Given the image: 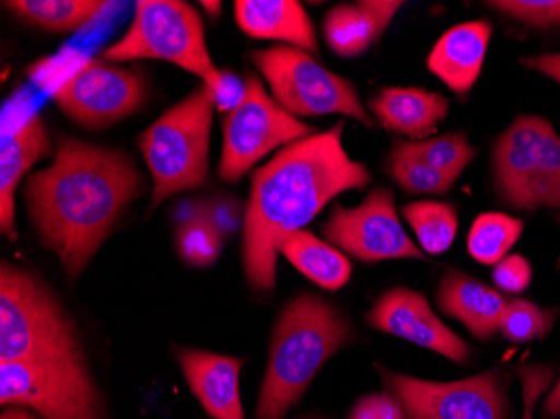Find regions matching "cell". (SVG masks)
Returning a JSON list of instances; mask_svg holds the SVG:
<instances>
[{"label": "cell", "mask_w": 560, "mask_h": 419, "mask_svg": "<svg viewBox=\"0 0 560 419\" xmlns=\"http://www.w3.org/2000/svg\"><path fill=\"white\" fill-rule=\"evenodd\" d=\"M345 121L280 148L252 173L250 197L244 212L245 277L254 291L276 289L277 257L292 233L307 223L332 198L363 190L371 173L342 147Z\"/></svg>", "instance_id": "obj_1"}, {"label": "cell", "mask_w": 560, "mask_h": 419, "mask_svg": "<svg viewBox=\"0 0 560 419\" xmlns=\"http://www.w3.org/2000/svg\"><path fill=\"white\" fill-rule=\"evenodd\" d=\"M141 191L143 178L128 154L61 138L55 160L27 178L24 194L40 241L78 277Z\"/></svg>", "instance_id": "obj_2"}, {"label": "cell", "mask_w": 560, "mask_h": 419, "mask_svg": "<svg viewBox=\"0 0 560 419\" xmlns=\"http://www.w3.org/2000/svg\"><path fill=\"white\" fill-rule=\"evenodd\" d=\"M351 340V324L326 299L302 294L289 302L273 327L256 419H284L320 368Z\"/></svg>", "instance_id": "obj_3"}, {"label": "cell", "mask_w": 560, "mask_h": 419, "mask_svg": "<svg viewBox=\"0 0 560 419\" xmlns=\"http://www.w3.org/2000/svg\"><path fill=\"white\" fill-rule=\"evenodd\" d=\"M84 362L74 324L34 273L2 261L0 362Z\"/></svg>", "instance_id": "obj_4"}, {"label": "cell", "mask_w": 560, "mask_h": 419, "mask_svg": "<svg viewBox=\"0 0 560 419\" xmlns=\"http://www.w3.org/2000/svg\"><path fill=\"white\" fill-rule=\"evenodd\" d=\"M213 112L212 90L201 83L141 135L138 144L153 178L150 210L172 195L206 185Z\"/></svg>", "instance_id": "obj_5"}, {"label": "cell", "mask_w": 560, "mask_h": 419, "mask_svg": "<svg viewBox=\"0 0 560 419\" xmlns=\"http://www.w3.org/2000/svg\"><path fill=\"white\" fill-rule=\"evenodd\" d=\"M493 190L517 212L560 210V137L542 116L518 115L492 150Z\"/></svg>", "instance_id": "obj_6"}, {"label": "cell", "mask_w": 560, "mask_h": 419, "mask_svg": "<svg viewBox=\"0 0 560 419\" xmlns=\"http://www.w3.org/2000/svg\"><path fill=\"white\" fill-rule=\"evenodd\" d=\"M101 59L109 62H172L213 91L222 81V71L213 65L206 40V27L194 5L182 0H140L130 30L109 46Z\"/></svg>", "instance_id": "obj_7"}, {"label": "cell", "mask_w": 560, "mask_h": 419, "mask_svg": "<svg viewBox=\"0 0 560 419\" xmlns=\"http://www.w3.org/2000/svg\"><path fill=\"white\" fill-rule=\"evenodd\" d=\"M250 61L262 72L273 100L291 115H342L374 128V119L354 86L324 68L310 53L292 46H273L252 50Z\"/></svg>", "instance_id": "obj_8"}, {"label": "cell", "mask_w": 560, "mask_h": 419, "mask_svg": "<svg viewBox=\"0 0 560 419\" xmlns=\"http://www.w3.org/2000/svg\"><path fill=\"white\" fill-rule=\"evenodd\" d=\"M219 175L238 182L277 148L311 137L313 128L285 112L254 72L245 75V94L237 108L223 116Z\"/></svg>", "instance_id": "obj_9"}, {"label": "cell", "mask_w": 560, "mask_h": 419, "mask_svg": "<svg viewBox=\"0 0 560 419\" xmlns=\"http://www.w3.org/2000/svg\"><path fill=\"white\" fill-rule=\"evenodd\" d=\"M0 403L31 408L40 419H103L88 365L78 362H0Z\"/></svg>", "instance_id": "obj_10"}, {"label": "cell", "mask_w": 560, "mask_h": 419, "mask_svg": "<svg viewBox=\"0 0 560 419\" xmlns=\"http://www.w3.org/2000/svg\"><path fill=\"white\" fill-rule=\"evenodd\" d=\"M380 373L406 419H509V380L500 371L452 383L418 380L385 368Z\"/></svg>", "instance_id": "obj_11"}, {"label": "cell", "mask_w": 560, "mask_h": 419, "mask_svg": "<svg viewBox=\"0 0 560 419\" xmlns=\"http://www.w3.org/2000/svg\"><path fill=\"white\" fill-rule=\"evenodd\" d=\"M324 238L361 261L415 258L424 254L413 244L399 222L395 195L389 188H374L354 208L336 205L323 225Z\"/></svg>", "instance_id": "obj_12"}, {"label": "cell", "mask_w": 560, "mask_h": 419, "mask_svg": "<svg viewBox=\"0 0 560 419\" xmlns=\"http://www.w3.org/2000/svg\"><path fill=\"white\" fill-rule=\"evenodd\" d=\"M52 100L72 121L103 129L137 113L147 100V81L138 71L88 59Z\"/></svg>", "instance_id": "obj_13"}, {"label": "cell", "mask_w": 560, "mask_h": 419, "mask_svg": "<svg viewBox=\"0 0 560 419\" xmlns=\"http://www.w3.org/2000/svg\"><path fill=\"white\" fill-rule=\"evenodd\" d=\"M368 324L381 333L410 340L445 356L456 364L470 361L471 348L440 321L427 298L406 287H395L377 299L368 312Z\"/></svg>", "instance_id": "obj_14"}, {"label": "cell", "mask_w": 560, "mask_h": 419, "mask_svg": "<svg viewBox=\"0 0 560 419\" xmlns=\"http://www.w3.org/2000/svg\"><path fill=\"white\" fill-rule=\"evenodd\" d=\"M176 359L195 398L213 419H245L241 399L242 359L198 349H180Z\"/></svg>", "instance_id": "obj_15"}, {"label": "cell", "mask_w": 560, "mask_h": 419, "mask_svg": "<svg viewBox=\"0 0 560 419\" xmlns=\"http://www.w3.org/2000/svg\"><path fill=\"white\" fill-rule=\"evenodd\" d=\"M493 27L487 21H471L446 31L428 56V69L453 93L467 96L480 78Z\"/></svg>", "instance_id": "obj_16"}, {"label": "cell", "mask_w": 560, "mask_h": 419, "mask_svg": "<svg viewBox=\"0 0 560 419\" xmlns=\"http://www.w3.org/2000/svg\"><path fill=\"white\" fill-rule=\"evenodd\" d=\"M52 151L46 125L37 113L25 119L15 131L2 137L0 153V230L11 241L15 230V190L25 173Z\"/></svg>", "instance_id": "obj_17"}, {"label": "cell", "mask_w": 560, "mask_h": 419, "mask_svg": "<svg viewBox=\"0 0 560 419\" xmlns=\"http://www.w3.org/2000/svg\"><path fill=\"white\" fill-rule=\"evenodd\" d=\"M401 5L396 0H361L336 5L324 18V39L339 58H358L386 33Z\"/></svg>", "instance_id": "obj_18"}, {"label": "cell", "mask_w": 560, "mask_h": 419, "mask_svg": "<svg viewBox=\"0 0 560 419\" xmlns=\"http://www.w3.org/2000/svg\"><path fill=\"white\" fill-rule=\"evenodd\" d=\"M506 302L492 287L458 270L446 272L436 291L440 311L464 323L471 336L480 340H490L500 333Z\"/></svg>", "instance_id": "obj_19"}, {"label": "cell", "mask_w": 560, "mask_h": 419, "mask_svg": "<svg viewBox=\"0 0 560 419\" xmlns=\"http://www.w3.org/2000/svg\"><path fill=\"white\" fill-rule=\"evenodd\" d=\"M370 108L383 128L420 141L435 133L446 118L450 100L423 88H383L370 101Z\"/></svg>", "instance_id": "obj_20"}, {"label": "cell", "mask_w": 560, "mask_h": 419, "mask_svg": "<svg viewBox=\"0 0 560 419\" xmlns=\"http://www.w3.org/2000/svg\"><path fill=\"white\" fill-rule=\"evenodd\" d=\"M238 27L252 39L280 40L305 53H317L316 31L298 0H237Z\"/></svg>", "instance_id": "obj_21"}, {"label": "cell", "mask_w": 560, "mask_h": 419, "mask_svg": "<svg viewBox=\"0 0 560 419\" xmlns=\"http://www.w3.org/2000/svg\"><path fill=\"white\" fill-rule=\"evenodd\" d=\"M280 254L326 291H339L351 279L352 266L338 248L320 241L311 230H299L282 245Z\"/></svg>", "instance_id": "obj_22"}, {"label": "cell", "mask_w": 560, "mask_h": 419, "mask_svg": "<svg viewBox=\"0 0 560 419\" xmlns=\"http://www.w3.org/2000/svg\"><path fill=\"white\" fill-rule=\"evenodd\" d=\"M4 5L27 24L56 34L78 33L109 8L100 0H12Z\"/></svg>", "instance_id": "obj_23"}, {"label": "cell", "mask_w": 560, "mask_h": 419, "mask_svg": "<svg viewBox=\"0 0 560 419\" xmlns=\"http://www.w3.org/2000/svg\"><path fill=\"white\" fill-rule=\"evenodd\" d=\"M402 217L417 233L420 247L427 254L440 255L452 247L458 232L455 205L445 201H413L402 207Z\"/></svg>", "instance_id": "obj_24"}, {"label": "cell", "mask_w": 560, "mask_h": 419, "mask_svg": "<svg viewBox=\"0 0 560 419\" xmlns=\"http://www.w3.org/2000/svg\"><path fill=\"white\" fill-rule=\"evenodd\" d=\"M524 222L505 213L489 212L477 217L468 233V252L486 266H497L517 244Z\"/></svg>", "instance_id": "obj_25"}, {"label": "cell", "mask_w": 560, "mask_h": 419, "mask_svg": "<svg viewBox=\"0 0 560 419\" xmlns=\"http://www.w3.org/2000/svg\"><path fill=\"white\" fill-rule=\"evenodd\" d=\"M395 143L406 153L413 154L433 168L456 179L477 154L464 133H446L433 140H396Z\"/></svg>", "instance_id": "obj_26"}, {"label": "cell", "mask_w": 560, "mask_h": 419, "mask_svg": "<svg viewBox=\"0 0 560 419\" xmlns=\"http://www.w3.org/2000/svg\"><path fill=\"white\" fill-rule=\"evenodd\" d=\"M386 173L398 183L399 188L410 195H446L455 185L456 178L433 168L406 153L398 144L393 143L386 162Z\"/></svg>", "instance_id": "obj_27"}, {"label": "cell", "mask_w": 560, "mask_h": 419, "mask_svg": "<svg viewBox=\"0 0 560 419\" xmlns=\"http://www.w3.org/2000/svg\"><path fill=\"white\" fill-rule=\"evenodd\" d=\"M553 314L527 299H512L506 302L500 321V333L515 345L544 339L552 329Z\"/></svg>", "instance_id": "obj_28"}, {"label": "cell", "mask_w": 560, "mask_h": 419, "mask_svg": "<svg viewBox=\"0 0 560 419\" xmlns=\"http://www.w3.org/2000/svg\"><path fill=\"white\" fill-rule=\"evenodd\" d=\"M223 238L203 217L182 223L176 233V248L184 261L194 267H209L219 258Z\"/></svg>", "instance_id": "obj_29"}, {"label": "cell", "mask_w": 560, "mask_h": 419, "mask_svg": "<svg viewBox=\"0 0 560 419\" xmlns=\"http://www.w3.org/2000/svg\"><path fill=\"white\" fill-rule=\"evenodd\" d=\"M88 59L90 58L84 56V53H81L80 49L65 47L52 58H44L34 62L27 69V75L39 90L46 91L49 96H52L62 84L68 83L72 75L83 68Z\"/></svg>", "instance_id": "obj_30"}, {"label": "cell", "mask_w": 560, "mask_h": 419, "mask_svg": "<svg viewBox=\"0 0 560 419\" xmlns=\"http://www.w3.org/2000/svg\"><path fill=\"white\" fill-rule=\"evenodd\" d=\"M490 9L539 30L560 25V0H493Z\"/></svg>", "instance_id": "obj_31"}, {"label": "cell", "mask_w": 560, "mask_h": 419, "mask_svg": "<svg viewBox=\"0 0 560 419\" xmlns=\"http://www.w3.org/2000/svg\"><path fill=\"white\" fill-rule=\"evenodd\" d=\"M493 282L502 291L521 294L532 282V267L522 255H506L493 267Z\"/></svg>", "instance_id": "obj_32"}, {"label": "cell", "mask_w": 560, "mask_h": 419, "mask_svg": "<svg viewBox=\"0 0 560 419\" xmlns=\"http://www.w3.org/2000/svg\"><path fill=\"white\" fill-rule=\"evenodd\" d=\"M518 376L524 389V419H534L537 403L552 386L553 370L547 365H524L518 370Z\"/></svg>", "instance_id": "obj_33"}, {"label": "cell", "mask_w": 560, "mask_h": 419, "mask_svg": "<svg viewBox=\"0 0 560 419\" xmlns=\"http://www.w3.org/2000/svg\"><path fill=\"white\" fill-rule=\"evenodd\" d=\"M201 217L222 235L223 241L232 237L237 232L238 226L244 225V216H242L241 205L234 198H219L210 201Z\"/></svg>", "instance_id": "obj_34"}, {"label": "cell", "mask_w": 560, "mask_h": 419, "mask_svg": "<svg viewBox=\"0 0 560 419\" xmlns=\"http://www.w3.org/2000/svg\"><path fill=\"white\" fill-rule=\"evenodd\" d=\"M349 419H406L398 399L386 391L368 395L355 403Z\"/></svg>", "instance_id": "obj_35"}, {"label": "cell", "mask_w": 560, "mask_h": 419, "mask_svg": "<svg viewBox=\"0 0 560 419\" xmlns=\"http://www.w3.org/2000/svg\"><path fill=\"white\" fill-rule=\"evenodd\" d=\"M244 94L245 80L242 81L232 71H222V81H220L219 88L213 91L217 112L223 113V115L231 113L244 100Z\"/></svg>", "instance_id": "obj_36"}, {"label": "cell", "mask_w": 560, "mask_h": 419, "mask_svg": "<svg viewBox=\"0 0 560 419\" xmlns=\"http://www.w3.org/2000/svg\"><path fill=\"white\" fill-rule=\"evenodd\" d=\"M524 68L547 75L560 86V53H546V55L528 56L521 59Z\"/></svg>", "instance_id": "obj_37"}, {"label": "cell", "mask_w": 560, "mask_h": 419, "mask_svg": "<svg viewBox=\"0 0 560 419\" xmlns=\"http://www.w3.org/2000/svg\"><path fill=\"white\" fill-rule=\"evenodd\" d=\"M544 418L556 419L560 416V377L557 383L553 384L552 391L547 396L546 401L542 406Z\"/></svg>", "instance_id": "obj_38"}, {"label": "cell", "mask_w": 560, "mask_h": 419, "mask_svg": "<svg viewBox=\"0 0 560 419\" xmlns=\"http://www.w3.org/2000/svg\"><path fill=\"white\" fill-rule=\"evenodd\" d=\"M0 419H39L36 416L31 415L30 411L21 406H5L4 411Z\"/></svg>", "instance_id": "obj_39"}, {"label": "cell", "mask_w": 560, "mask_h": 419, "mask_svg": "<svg viewBox=\"0 0 560 419\" xmlns=\"http://www.w3.org/2000/svg\"><path fill=\"white\" fill-rule=\"evenodd\" d=\"M200 5L209 12L212 19L219 18L220 12H222V4H220V2H207V0H201Z\"/></svg>", "instance_id": "obj_40"}, {"label": "cell", "mask_w": 560, "mask_h": 419, "mask_svg": "<svg viewBox=\"0 0 560 419\" xmlns=\"http://www.w3.org/2000/svg\"><path fill=\"white\" fill-rule=\"evenodd\" d=\"M556 220H557V223H559V225H560V212H559V213H557V216H556Z\"/></svg>", "instance_id": "obj_41"}, {"label": "cell", "mask_w": 560, "mask_h": 419, "mask_svg": "<svg viewBox=\"0 0 560 419\" xmlns=\"http://www.w3.org/2000/svg\"><path fill=\"white\" fill-rule=\"evenodd\" d=\"M305 419H316V418H305Z\"/></svg>", "instance_id": "obj_42"}]
</instances>
